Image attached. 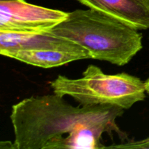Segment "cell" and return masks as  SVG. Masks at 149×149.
<instances>
[{
    "label": "cell",
    "instance_id": "6da1fadb",
    "mask_svg": "<svg viewBox=\"0 0 149 149\" xmlns=\"http://www.w3.org/2000/svg\"><path fill=\"white\" fill-rule=\"evenodd\" d=\"M123 113L110 106H73L55 93L27 97L12 107L15 148H104L103 133L126 137L116 123Z\"/></svg>",
    "mask_w": 149,
    "mask_h": 149
},
{
    "label": "cell",
    "instance_id": "7a4b0ae2",
    "mask_svg": "<svg viewBox=\"0 0 149 149\" xmlns=\"http://www.w3.org/2000/svg\"><path fill=\"white\" fill-rule=\"evenodd\" d=\"M49 32L82 47L93 59L117 65L127 64L143 48L138 30L90 8L68 13Z\"/></svg>",
    "mask_w": 149,
    "mask_h": 149
},
{
    "label": "cell",
    "instance_id": "3957f363",
    "mask_svg": "<svg viewBox=\"0 0 149 149\" xmlns=\"http://www.w3.org/2000/svg\"><path fill=\"white\" fill-rule=\"evenodd\" d=\"M53 93L70 96L81 106H110L125 110L146 98V84L126 73L106 74L98 66L90 65L82 77L71 79L58 76L50 82Z\"/></svg>",
    "mask_w": 149,
    "mask_h": 149
},
{
    "label": "cell",
    "instance_id": "277c9868",
    "mask_svg": "<svg viewBox=\"0 0 149 149\" xmlns=\"http://www.w3.org/2000/svg\"><path fill=\"white\" fill-rule=\"evenodd\" d=\"M0 54L43 68L90 59L91 55L77 44L51 32L17 33L0 31Z\"/></svg>",
    "mask_w": 149,
    "mask_h": 149
},
{
    "label": "cell",
    "instance_id": "5b68a950",
    "mask_svg": "<svg viewBox=\"0 0 149 149\" xmlns=\"http://www.w3.org/2000/svg\"><path fill=\"white\" fill-rule=\"evenodd\" d=\"M68 14L25 0H0V31L46 33L63 21Z\"/></svg>",
    "mask_w": 149,
    "mask_h": 149
},
{
    "label": "cell",
    "instance_id": "8992f818",
    "mask_svg": "<svg viewBox=\"0 0 149 149\" xmlns=\"http://www.w3.org/2000/svg\"><path fill=\"white\" fill-rule=\"evenodd\" d=\"M136 30L149 29V0H77Z\"/></svg>",
    "mask_w": 149,
    "mask_h": 149
},
{
    "label": "cell",
    "instance_id": "52a82bcc",
    "mask_svg": "<svg viewBox=\"0 0 149 149\" xmlns=\"http://www.w3.org/2000/svg\"><path fill=\"white\" fill-rule=\"evenodd\" d=\"M106 148H149V137L138 141H132L126 143H121Z\"/></svg>",
    "mask_w": 149,
    "mask_h": 149
},
{
    "label": "cell",
    "instance_id": "ba28073f",
    "mask_svg": "<svg viewBox=\"0 0 149 149\" xmlns=\"http://www.w3.org/2000/svg\"><path fill=\"white\" fill-rule=\"evenodd\" d=\"M1 148H15L14 143H12L11 142H9V141H5V142H1Z\"/></svg>",
    "mask_w": 149,
    "mask_h": 149
},
{
    "label": "cell",
    "instance_id": "9c48e42d",
    "mask_svg": "<svg viewBox=\"0 0 149 149\" xmlns=\"http://www.w3.org/2000/svg\"><path fill=\"white\" fill-rule=\"evenodd\" d=\"M145 84H146V93H147V92L149 91V79L146 81Z\"/></svg>",
    "mask_w": 149,
    "mask_h": 149
},
{
    "label": "cell",
    "instance_id": "30bf717a",
    "mask_svg": "<svg viewBox=\"0 0 149 149\" xmlns=\"http://www.w3.org/2000/svg\"><path fill=\"white\" fill-rule=\"evenodd\" d=\"M147 93H148V94H149V91H148V92H147Z\"/></svg>",
    "mask_w": 149,
    "mask_h": 149
}]
</instances>
